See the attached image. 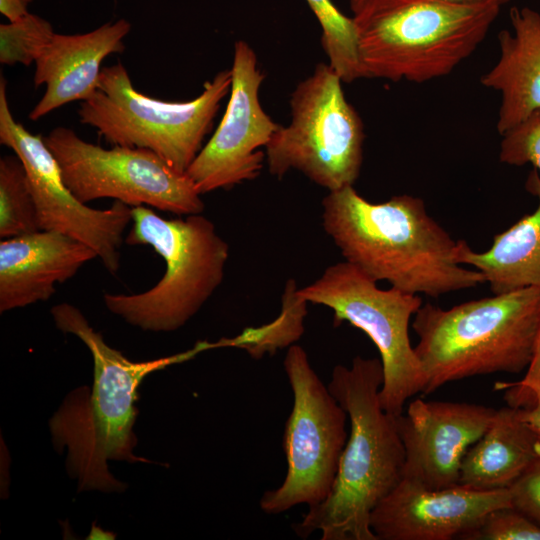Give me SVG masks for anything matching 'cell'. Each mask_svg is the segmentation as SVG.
Segmentation results:
<instances>
[{
  "instance_id": "obj_1",
  "label": "cell",
  "mask_w": 540,
  "mask_h": 540,
  "mask_svg": "<svg viewBox=\"0 0 540 540\" xmlns=\"http://www.w3.org/2000/svg\"><path fill=\"white\" fill-rule=\"evenodd\" d=\"M322 225L345 261L403 292L436 298L485 283L481 272L458 262V240L419 197L372 203L347 186L323 198Z\"/></svg>"
},
{
  "instance_id": "obj_2",
  "label": "cell",
  "mask_w": 540,
  "mask_h": 540,
  "mask_svg": "<svg viewBox=\"0 0 540 540\" xmlns=\"http://www.w3.org/2000/svg\"><path fill=\"white\" fill-rule=\"evenodd\" d=\"M56 327L78 337L94 362L92 391L82 386L66 397L50 420L53 443L59 452L67 448L66 466L78 481L79 491H123L125 484L109 472L107 460L147 462L133 454L137 439L133 425L137 389L150 373L187 360L203 350L198 344L183 354L145 362H132L107 345L82 312L68 303L51 308Z\"/></svg>"
},
{
  "instance_id": "obj_3",
  "label": "cell",
  "mask_w": 540,
  "mask_h": 540,
  "mask_svg": "<svg viewBox=\"0 0 540 540\" xmlns=\"http://www.w3.org/2000/svg\"><path fill=\"white\" fill-rule=\"evenodd\" d=\"M382 383L378 358L356 356L350 367L333 368L328 389L349 417L350 435L329 496L293 525L298 537L320 531L321 540H377L371 513L401 481L405 461L396 417L380 402Z\"/></svg>"
},
{
  "instance_id": "obj_4",
  "label": "cell",
  "mask_w": 540,
  "mask_h": 540,
  "mask_svg": "<svg viewBox=\"0 0 540 540\" xmlns=\"http://www.w3.org/2000/svg\"><path fill=\"white\" fill-rule=\"evenodd\" d=\"M499 0H362L353 11L365 78L423 83L449 75L486 37Z\"/></svg>"
},
{
  "instance_id": "obj_5",
  "label": "cell",
  "mask_w": 540,
  "mask_h": 540,
  "mask_svg": "<svg viewBox=\"0 0 540 540\" xmlns=\"http://www.w3.org/2000/svg\"><path fill=\"white\" fill-rule=\"evenodd\" d=\"M423 394L460 379L520 373L533 358L540 329V287L470 300L443 309L422 304L413 316Z\"/></svg>"
},
{
  "instance_id": "obj_6",
  "label": "cell",
  "mask_w": 540,
  "mask_h": 540,
  "mask_svg": "<svg viewBox=\"0 0 540 540\" xmlns=\"http://www.w3.org/2000/svg\"><path fill=\"white\" fill-rule=\"evenodd\" d=\"M125 243L149 246L165 263L164 275L150 289L103 296L110 312L142 330L168 332L181 328L224 279L229 245L202 213L166 219L150 207H133Z\"/></svg>"
},
{
  "instance_id": "obj_7",
  "label": "cell",
  "mask_w": 540,
  "mask_h": 540,
  "mask_svg": "<svg viewBox=\"0 0 540 540\" xmlns=\"http://www.w3.org/2000/svg\"><path fill=\"white\" fill-rule=\"evenodd\" d=\"M231 83L230 68L206 81L192 100L163 101L137 91L126 68L117 63L102 68L97 90L81 102L78 115L113 146L151 150L185 173L202 149Z\"/></svg>"
},
{
  "instance_id": "obj_8",
  "label": "cell",
  "mask_w": 540,
  "mask_h": 540,
  "mask_svg": "<svg viewBox=\"0 0 540 540\" xmlns=\"http://www.w3.org/2000/svg\"><path fill=\"white\" fill-rule=\"evenodd\" d=\"M342 79L319 63L290 98L291 120L265 147L272 176L294 169L328 192L353 186L363 161V122L347 101Z\"/></svg>"
},
{
  "instance_id": "obj_9",
  "label": "cell",
  "mask_w": 540,
  "mask_h": 540,
  "mask_svg": "<svg viewBox=\"0 0 540 540\" xmlns=\"http://www.w3.org/2000/svg\"><path fill=\"white\" fill-rule=\"evenodd\" d=\"M376 283L344 261L327 267L313 283L299 288V293L309 303L330 308L335 326L347 321L372 340L383 367L380 402L387 413L397 417L426 383L409 337L410 319L423 302L417 294L394 287L380 289Z\"/></svg>"
},
{
  "instance_id": "obj_10",
  "label": "cell",
  "mask_w": 540,
  "mask_h": 540,
  "mask_svg": "<svg viewBox=\"0 0 540 540\" xmlns=\"http://www.w3.org/2000/svg\"><path fill=\"white\" fill-rule=\"evenodd\" d=\"M284 370L293 392L283 447L287 474L260 499L266 514H281L299 504L322 503L330 494L347 442V413L313 370L306 351L291 345Z\"/></svg>"
},
{
  "instance_id": "obj_11",
  "label": "cell",
  "mask_w": 540,
  "mask_h": 540,
  "mask_svg": "<svg viewBox=\"0 0 540 540\" xmlns=\"http://www.w3.org/2000/svg\"><path fill=\"white\" fill-rule=\"evenodd\" d=\"M63 180L83 203L113 198L175 215L201 214L205 204L186 175L151 150L87 142L72 129L56 127L43 137Z\"/></svg>"
},
{
  "instance_id": "obj_12",
  "label": "cell",
  "mask_w": 540,
  "mask_h": 540,
  "mask_svg": "<svg viewBox=\"0 0 540 540\" xmlns=\"http://www.w3.org/2000/svg\"><path fill=\"white\" fill-rule=\"evenodd\" d=\"M0 143L22 161L36 206L40 230L58 232L92 248L115 275L120 268L124 232L132 221V207L114 201L108 209L81 202L66 186L59 164L41 135L16 122L9 108L6 80L0 78Z\"/></svg>"
},
{
  "instance_id": "obj_13",
  "label": "cell",
  "mask_w": 540,
  "mask_h": 540,
  "mask_svg": "<svg viewBox=\"0 0 540 540\" xmlns=\"http://www.w3.org/2000/svg\"><path fill=\"white\" fill-rule=\"evenodd\" d=\"M231 72L230 98L221 122L185 172L201 195L255 180L266 159L260 148L280 126L261 106L265 75L246 41L234 44Z\"/></svg>"
},
{
  "instance_id": "obj_14",
  "label": "cell",
  "mask_w": 540,
  "mask_h": 540,
  "mask_svg": "<svg viewBox=\"0 0 540 540\" xmlns=\"http://www.w3.org/2000/svg\"><path fill=\"white\" fill-rule=\"evenodd\" d=\"M496 410L465 402H410L405 414L396 417L405 452L402 478L431 490L457 485L465 453Z\"/></svg>"
},
{
  "instance_id": "obj_15",
  "label": "cell",
  "mask_w": 540,
  "mask_h": 540,
  "mask_svg": "<svg viewBox=\"0 0 540 540\" xmlns=\"http://www.w3.org/2000/svg\"><path fill=\"white\" fill-rule=\"evenodd\" d=\"M506 506H511L508 488L457 484L431 490L402 478L372 511L370 527L377 540L464 539L490 512Z\"/></svg>"
},
{
  "instance_id": "obj_16",
  "label": "cell",
  "mask_w": 540,
  "mask_h": 540,
  "mask_svg": "<svg viewBox=\"0 0 540 540\" xmlns=\"http://www.w3.org/2000/svg\"><path fill=\"white\" fill-rule=\"evenodd\" d=\"M95 258L92 248L58 232L1 239L0 312L49 300L56 284L70 280Z\"/></svg>"
},
{
  "instance_id": "obj_17",
  "label": "cell",
  "mask_w": 540,
  "mask_h": 540,
  "mask_svg": "<svg viewBox=\"0 0 540 540\" xmlns=\"http://www.w3.org/2000/svg\"><path fill=\"white\" fill-rule=\"evenodd\" d=\"M130 29V23L120 19L84 34L55 33L35 61L34 85L45 84L46 90L29 119L38 120L67 103L92 96L103 60L124 51L123 39Z\"/></svg>"
},
{
  "instance_id": "obj_18",
  "label": "cell",
  "mask_w": 540,
  "mask_h": 540,
  "mask_svg": "<svg viewBox=\"0 0 540 540\" xmlns=\"http://www.w3.org/2000/svg\"><path fill=\"white\" fill-rule=\"evenodd\" d=\"M509 17L513 31L498 34V61L480 79L500 93L501 136L540 110V11L513 7Z\"/></svg>"
},
{
  "instance_id": "obj_19",
  "label": "cell",
  "mask_w": 540,
  "mask_h": 540,
  "mask_svg": "<svg viewBox=\"0 0 540 540\" xmlns=\"http://www.w3.org/2000/svg\"><path fill=\"white\" fill-rule=\"evenodd\" d=\"M540 455V439L520 408L496 410L484 434L467 450L458 485L476 490L508 488Z\"/></svg>"
},
{
  "instance_id": "obj_20",
  "label": "cell",
  "mask_w": 540,
  "mask_h": 540,
  "mask_svg": "<svg viewBox=\"0 0 540 540\" xmlns=\"http://www.w3.org/2000/svg\"><path fill=\"white\" fill-rule=\"evenodd\" d=\"M526 189L538 199L536 210L495 235L487 251L475 252L465 240H458V262L481 272L494 295L540 287V175L536 169L528 175Z\"/></svg>"
},
{
  "instance_id": "obj_21",
  "label": "cell",
  "mask_w": 540,
  "mask_h": 540,
  "mask_svg": "<svg viewBox=\"0 0 540 540\" xmlns=\"http://www.w3.org/2000/svg\"><path fill=\"white\" fill-rule=\"evenodd\" d=\"M281 301V312L272 322L246 328L234 339L222 341L217 345H231L244 349L255 360L293 345L304 333V320L309 302L300 295L294 278L286 281Z\"/></svg>"
},
{
  "instance_id": "obj_22",
  "label": "cell",
  "mask_w": 540,
  "mask_h": 540,
  "mask_svg": "<svg viewBox=\"0 0 540 540\" xmlns=\"http://www.w3.org/2000/svg\"><path fill=\"white\" fill-rule=\"evenodd\" d=\"M321 29L322 48L329 65L343 83L365 78L352 17L344 15L332 0H306Z\"/></svg>"
},
{
  "instance_id": "obj_23",
  "label": "cell",
  "mask_w": 540,
  "mask_h": 540,
  "mask_svg": "<svg viewBox=\"0 0 540 540\" xmlns=\"http://www.w3.org/2000/svg\"><path fill=\"white\" fill-rule=\"evenodd\" d=\"M37 211L22 161L15 155L0 159V238L39 231Z\"/></svg>"
},
{
  "instance_id": "obj_24",
  "label": "cell",
  "mask_w": 540,
  "mask_h": 540,
  "mask_svg": "<svg viewBox=\"0 0 540 540\" xmlns=\"http://www.w3.org/2000/svg\"><path fill=\"white\" fill-rule=\"evenodd\" d=\"M54 34L47 20L31 13L9 24H1L0 62L5 65H30Z\"/></svg>"
},
{
  "instance_id": "obj_25",
  "label": "cell",
  "mask_w": 540,
  "mask_h": 540,
  "mask_svg": "<svg viewBox=\"0 0 540 540\" xmlns=\"http://www.w3.org/2000/svg\"><path fill=\"white\" fill-rule=\"evenodd\" d=\"M464 539L540 540V526L512 506L490 512Z\"/></svg>"
},
{
  "instance_id": "obj_26",
  "label": "cell",
  "mask_w": 540,
  "mask_h": 540,
  "mask_svg": "<svg viewBox=\"0 0 540 540\" xmlns=\"http://www.w3.org/2000/svg\"><path fill=\"white\" fill-rule=\"evenodd\" d=\"M499 159L512 166L531 164L540 172V110L502 135Z\"/></svg>"
},
{
  "instance_id": "obj_27",
  "label": "cell",
  "mask_w": 540,
  "mask_h": 540,
  "mask_svg": "<svg viewBox=\"0 0 540 540\" xmlns=\"http://www.w3.org/2000/svg\"><path fill=\"white\" fill-rule=\"evenodd\" d=\"M511 506L540 526V455L508 487Z\"/></svg>"
},
{
  "instance_id": "obj_28",
  "label": "cell",
  "mask_w": 540,
  "mask_h": 540,
  "mask_svg": "<svg viewBox=\"0 0 540 540\" xmlns=\"http://www.w3.org/2000/svg\"><path fill=\"white\" fill-rule=\"evenodd\" d=\"M494 388L503 391L507 405L515 408H530L540 399V329L532 361L523 378L496 382Z\"/></svg>"
},
{
  "instance_id": "obj_29",
  "label": "cell",
  "mask_w": 540,
  "mask_h": 540,
  "mask_svg": "<svg viewBox=\"0 0 540 540\" xmlns=\"http://www.w3.org/2000/svg\"><path fill=\"white\" fill-rule=\"evenodd\" d=\"M30 2L31 0H0V11L13 22L29 13L27 7Z\"/></svg>"
},
{
  "instance_id": "obj_30",
  "label": "cell",
  "mask_w": 540,
  "mask_h": 540,
  "mask_svg": "<svg viewBox=\"0 0 540 540\" xmlns=\"http://www.w3.org/2000/svg\"><path fill=\"white\" fill-rule=\"evenodd\" d=\"M520 415L540 439V399L530 408H520Z\"/></svg>"
},
{
  "instance_id": "obj_31",
  "label": "cell",
  "mask_w": 540,
  "mask_h": 540,
  "mask_svg": "<svg viewBox=\"0 0 540 540\" xmlns=\"http://www.w3.org/2000/svg\"><path fill=\"white\" fill-rule=\"evenodd\" d=\"M362 0H349L351 9L355 8ZM459 1H469V0H459ZM502 5L509 3L511 0H499Z\"/></svg>"
}]
</instances>
